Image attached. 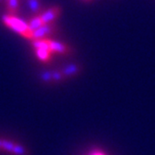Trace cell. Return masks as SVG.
<instances>
[{
	"label": "cell",
	"mask_w": 155,
	"mask_h": 155,
	"mask_svg": "<svg viewBox=\"0 0 155 155\" xmlns=\"http://www.w3.org/2000/svg\"><path fill=\"white\" fill-rule=\"evenodd\" d=\"M80 65L78 64H69L67 66H65L62 69V73H63L64 77H70L73 76V75H76L79 71H80Z\"/></svg>",
	"instance_id": "5"
},
{
	"label": "cell",
	"mask_w": 155,
	"mask_h": 155,
	"mask_svg": "<svg viewBox=\"0 0 155 155\" xmlns=\"http://www.w3.org/2000/svg\"><path fill=\"white\" fill-rule=\"evenodd\" d=\"M2 139H0V149H2Z\"/></svg>",
	"instance_id": "15"
},
{
	"label": "cell",
	"mask_w": 155,
	"mask_h": 155,
	"mask_svg": "<svg viewBox=\"0 0 155 155\" xmlns=\"http://www.w3.org/2000/svg\"><path fill=\"white\" fill-rule=\"evenodd\" d=\"M55 29H56V27L53 25V23H50V24H44L42 27L33 31V33H32V41L38 40V39L48 38L49 36H51L54 33Z\"/></svg>",
	"instance_id": "3"
},
{
	"label": "cell",
	"mask_w": 155,
	"mask_h": 155,
	"mask_svg": "<svg viewBox=\"0 0 155 155\" xmlns=\"http://www.w3.org/2000/svg\"><path fill=\"white\" fill-rule=\"evenodd\" d=\"M35 53L37 58L42 62H48L51 58L52 52L45 50V49H35Z\"/></svg>",
	"instance_id": "8"
},
{
	"label": "cell",
	"mask_w": 155,
	"mask_h": 155,
	"mask_svg": "<svg viewBox=\"0 0 155 155\" xmlns=\"http://www.w3.org/2000/svg\"><path fill=\"white\" fill-rule=\"evenodd\" d=\"M84 1H91V0H84Z\"/></svg>",
	"instance_id": "16"
},
{
	"label": "cell",
	"mask_w": 155,
	"mask_h": 155,
	"mask_svg": "<svg viewBox=\"0 0 155 155\" xmlns=\"http://www.w3.org/2000/svg\"><path fill=\"white\" fill-rule=\"evenodd\" d=\"M89 155H105L103 152H101V151H98V150H94L92 151V152L89 154Z\"/></svg>",
	"instance_id": "14"
},
{
	"label": "cell",
	"mask_w": 155,
	"mask_h": 155,
	"mask_svg": "<svg viewBox=\"0 0 155 155\" xmlns=\"http://www.w3.org/2000/svg\"><path fill=\"white\" fill-rule=\"evenodd\" d=\"M12 154H14V155H27V149H26L24 146H22V145L15 144Z\"/></svg>",
	"instance_id": "11"
},
{
	"label": "cell",
	"mask_w": 155,
	"mask_h": 155,
	"mask_svg": "<svg viewBox=\"0 0 155 155\" xmlns=\"http://www.w3.org/2000/svg\"><path fill=\"white\" fill-rule=\"evenodd\" d=\"M61 12L62 9L60 6H53V7L48 8L43 13H41L40 17L44 24H50V23H53L60 16Z\"/></svg>",
	"instance_id": "2"
},
{
	"label": "cell",
	"mask_w": 155,
	"mask_h": 155,
	"mask_svg": "<svg viewBox=\"0 0 155 155\" xmlns=\"http://www.w3.org/2000/svg\"><path fill=\"white\" fill-rule=\"evenodd\" d=\"M40 78L45 82H51L53 81V78H52V72L51 71H43L40 74Z\"/></svg>",
	"instance_id": "13"
},
{
	"label": "cell",
	"mask_w": 155,
	"mask_h": 155,
	"mask_svg": "<svg viewBox=\"0 0 155 155\" xmlns=\"http://www.w3.org/2000/svg\"><path fill=\"white\" fill-rule=\"evenodd\" d=\"M2 22L4 23L7 27L12 29L13 31L17 32L18 34L22 35L23 37L32 40V33H33V32L30 30L27 22L17 18L16 16L9 15V14L2 16Z\"/></svg>",
	"instance_id": "1"
},
{
	"label": "cell",
	"mask_w": 155,
	"mask_h": 155,
	"mask_svg": "<svg viewBox=\"0 0 155 155\" xmlns=\"http://www.w3.org/2000/svg\"><path fill=\"white\" fill-rule=\"evenodd\" d=\"M52 78H53V81L59 82V81L63 80L64 75L62 73V71L60 70H53L52 71Z\"/></svg>",
	"instance_id": "12"
},
{
	"label": "cell",
	"mask_w": 155,
	"mask_h": 155,
	"mask_svg": "<svg viewBox=\"0 0 155 155\" xmlns=\"http://www.w3.org/2000/svg\"><path fill=\"white\" fill-rule=\"evenodd\" d=\"M14 146H15V143L13 142V141L5 140V139L2 141V150L7 151V152H9V153H12L13 152Z\"/></svg>",
	"instance_id": "10"
},
{
	"label": "cell",
	"mask_w": 155,
	"mask_h": 155,
	"mask_svg": "<svg viewBox=\"0 0 155 155\" xmlns=\"http://www.w3.org/2000/svg\"><path fill=\"white\" fill-rule=\"evenodd\" d=\"M27 5L30 11L33 13L34 16L38 15L41 11V3L40 0H27Z\"/></svg>",
	"instance_id": "7"
},
{
	"label": "cell",
	"mask_w": 155,
	"mask_h": 155,
	"mask_svg": "<svg viewBox=\"0 0 155 155\" xmlns=\"http://www.w3.org/2000/svg\"><path fill=\"white\" fill-rule=\"evenodd\" d=\"M49 45H50V49H51L52 53L68 54L71 52L70 48H69L66 44L55 41V40H52V39H49Z\"/></svg>",
	"instance_id": "4"
},
{
	"label": "cell",
	"mask_w": 155,
	"mask_h": 155,
	"mask_svg": "<svg viewBox=\"0 0 155 155\" xmlns=\"http://www.w3.org/2000/svg\"><path fill=\"white\" fill-rule=\"evenodd\" d=\"M27 23H28L29 28H30V30L32 32L35 31V30H37L38 28H40V27H42V26L44 25V23H43V21H42L40 15L33 16V17H32Z\"/></svg>",
	"instance_id": "6"
},
{
	"label": "cell",
	"mask_w": 155,
	"mask_h": 155,
	"mask_svg": "<svg viewBox=\"0 0 155 155\" xmlns=\"http://www.w3.org/2000/svg\"><path fill=\"white\" fill-rule=\"evenodd\" d=\"M6 2H7L9 15L15 16V14L18 12L19 9V0H6Z\"/></svg>",
	"instance_id": "9"
}]
</instances>
